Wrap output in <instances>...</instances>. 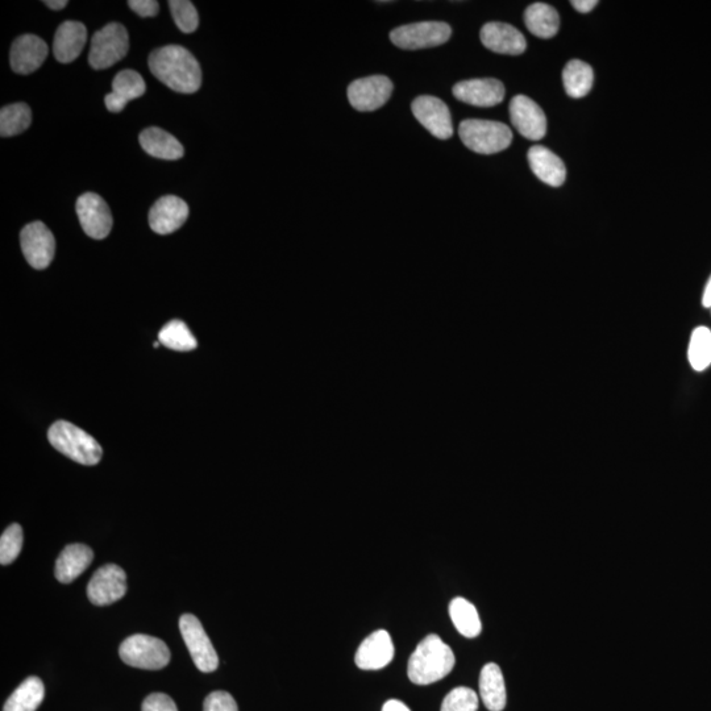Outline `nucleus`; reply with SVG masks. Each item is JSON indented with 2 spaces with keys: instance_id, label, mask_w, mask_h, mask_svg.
Wrapping results in <instances>:
<instances>
[{
  "instance_id": "1",
  "label": "nucleus",
  "mask_w": 711,
  "mask_h": 711,
  "mask_svg": "<svg viewBox=\"0 0 711 711\" xmlns=\"http://www.w3.org/2000/svg\"><path fill=\"white\" fill-rule=\"evenodd\" d=\"M148 64L153 76L177 93L193 94L201 89V66L193 54L180 45L156 49L149 56Z\"/></svg>"
},
{
  "instance_id": "2",
  "label": "nucleus",
  "mask_w": 711,
  "mask_h": 711,
  "mask_svg": "<svg viewBox=\"0 0 711 711\" xmlns=\"http://www.w3.org/2000/svg\"><path fill=\"white\" fill-rule=\"evenodd\" d=\"M455 654L439 635L426 636L409 660V679L417 685L438 683L455 667Z\"/></svg>"
},
{
  "instance_id": "3",
  "label": "nucleus",
  "mask_w": 711,
  "mask_h": 711,
  "mask_svg": "<svg viewBox=\"0 0 711 711\" xmlns=\"http://www.w3.org/2000/svg\"><path fill=\"white\" fill-rule=\"evenodd\" d=\"M48 439L58 452L76 463L97 465L102 459V447L97 440L72 423L65 421L54 423L49 428Z\"/></svg>"
},
{
  "instance_id": "4",
  "label": "nucleus",
  "mask_w": 711,
  "mask_h": 711,
  "mask_svg": "<svg viewBox=\"0 0 711 711\" xmlns=\"http://www.w3.org/2000/svg\"><path fill=\"white\" fill-rule=\"evenodd\" d=\"M459 135L465 147L480 155H494L505 151L513 141L510 128L492 120H464L460 124Z\"/></svg>"
},
{
  "instance_id": "5",
  "label": "nucleus",
  "mask_w": 711,
  "mask_h": 711,
  "mask_svg": "<svg viewBox=\"0 0 711 711\" xmlns=\"http://www.w3.org/2000/svg\"><path fill=\"white\" fill-rule=\"evenodd\" d=\"M120 658L133 668L158 671L170 661V650L161 639L155 636L136 634L130 636L119 648Z\"/></svg>"
},
{
  "instance_id": "6",
  "label": "nucleus",
  "mask_w": 711,
  "mask_h": 711,
  "mask_svg": "<svg viewBox=\"0 0 711 711\" xmlns=\"http://www.w3.org/2000/svg\"><path fill=\"white\" fill-rule=\"evenodd\" d=\"M130 37L127 29L119 23L108 24L91 40L89 64L95 70L111 68L127 56Z\"/></svg>"
},
{
  "instance_id": "7",
  "label": "nucleus",
  "mask_w": 711,
  "mask_h": 711,
  "mask_svg": "<svg viewBox=\"0 0 711 711\" xmlns=\"http://www.w3.org/2000/svg\"><path fill=\"white\" fill-rule=\"evenodd\" d=\"M452 28L444 22H419L393 29L390 40L405 51L439 47L451 39Z\"/></svg>"
},
{
  "instance_id": "8",
  "label": "nucleus",
  "mask_w": 711,
  "mask_h": 711,
  "mask_svg": "<svg viewBox=\"0 0 711 711\" xmlns=\"http://www.w3.org/2000/svg\"><path fill=\"white\" fill-rule=\"evenodd\" d=\"M180 631L199 671L203 673L216 671L219 667L218 654L199 619L193 614L182 615Z\"/></svg>"
},
{
  "instance_id": "9",
  "label": "nucleus",
  "mask_w": 711,
  "mask_h": 711,
  "mask_svg": "<svg viewBox=\"0 0 711 711\" xmlns=\"http://www.w3.org/2000/svg\"><path fill=\"white\" fill-rule=\"evenodd\" d=\"M393 82L385 76L360 78L348 86L351 106L360 112L376 111L388 103L393 93Z\"/></svg>"
},
{
  "instance_id": "10",
  "label": "nucleus",
  "mask_w": 711,
  "mask_h": 711,
  "mask_svg": "<svg viewBox=\"0 0 711 711\" xmlns=\"http://www.w3.org/2000/svg\"><path fill=\"white\" fill-rule=\"evenodd\" d=\"M20 244L28 264L43 270L51 265L56 253V240L43 222H33L20 232Z\"/></svg>"
},
{
  "instance_id": "11",
  "label": "nucleus",
  "mask_w": 711,
  "mask_h": 711,
  "mask_svg": "<svg viewBox=\"0 0 711 711\" xmlns=\"http://www.w3.org/2000/svg\"><path fill=\"white\" fill-rule=\"evenodd\" d=\"M77 214L83 231L91 239H106L112 230V215L105 199L95 193L81 195L77 201Z\"/></svg>"
},
{
  "instance_id": "12",
  "label": "nucleus",
  "mask_w": 711,
  "mask_h": 711,
  "mask_svg": "<svg viewBox=\"0 0 711 711\" xmlns=\"http://www.w3.org/2000/svg\"><path fill=\"white\" fill-rule=\"evenodd\" d=\"M126 593V572L115 564H107L99 568L87 586V596L97 606L114 604L122 600Z\"/></svg>"
},
{
  "instance_id": "13",
  "label": "nucleus",
  "mask_w": 711,
  "mask_h": 711,
  "mask_svg": "<svg viewBox=\"0 0 711 711\" xmlns=\"http://www.w3.org/2000/svg\"><path fill=\"white\" fill-rule=\"evenodd\" d=\"M415 119L422 124L432 136L440 140H448L453 135L452 116L442 99L422 95L411 105Z\"/></svg>"
},
{
  "instance_id": "14",
  "label": "nucleus",
  "mask_w": 711,
  "mask_h": 711,
  "mask_svg": "<svg viewBox=\"0 0 711 711\" xmlns=\"http://www.w3.org/2000/svg\"><path fill=\"white\" fill-rule=\"evenodd\" d=\"M510 118L517 131L532 141L542 140L547 133V118L538 103L517 95L510 102Z\"/></svg>"
},
{
  "instance_id": "15",
  "label": "nucleus",
  "mask_w": 711,
  "mask_h": 711,
  "mask_svg": "<svg viewBox=\"0 0 711 711\" xmlns=\"http://www.w3.org/2000/svg\"><path fill=\"white\" fill-rule=\"evenodd\" d=\"M457 101L476 107H493L505 99V86L494 78L469 79L456 83L452 89Z\"/></svg>"
},
{
  "instance_id": "16",
  "label": "nucleus",
  "mask_w": 711,
  "mask_h": 711,
  "mask_svg": "<svg viewBox=\"0 0 711 711\" xmlns=\"http://www.w3.org/2000/svg\"><path fill=\"white\" fill-rule=\"evenodd\" d=\"M189 218V206L176 195H166L158 199L149 211V226L158 235L173 234L184 226Z\"/></svg>"
},
{
  "instance_id": "17",
  "label": "nucleus",
  "mask_w": 711,
  "mask_h": 711,
  "mask_svg": "<svg viewBox=\"0 0 711 711\" xmlns=\"http://www.w3.org/2000/svg\"><path fill=\"white\" fill-rule=\"evenodd\" d=\"M394 654L392 636L386 630H378L360 644L355 661L357 667L364 671H378L392 663Z\"/></svg>"
},
{
  "instance_id": "18",
  "label": "nucleus",
  "mask_w": 711,
  "mask_h": 711,
  "mask_svg": "<svg viewBox=\"0 0 711 711\" xmlns=\"http://www.w3.org/2000/svg\"><path fill=\"white\" fill-rule=\"evenodd\" d=\"M48 45L36 35H23L12 44L10 53L11 68L15 73L31 74L36 72L48 57Z\"/></svg>"
},
{
  "instance_id": "19",
  "label": "nucleus",
  "mask_w": 711,
  "mask_h": 711,
  "mask_svg": "<svg viewBox=\"0 0 711 711\" xmlns=\"http://www.w3.org/2000/svg\"><path fill=\"white\" fill-rule=\"evenodd\" d=\"M480 37L481 43L492 52L509 54V56H519L526 52L525 36L510 24L497 22L485 24L481 29Z\"/></svg>"
},
{
  "instance_id": "20",
  "label": "nucleus",
  "mask_w": 711,
  "mask_h": 711,
  "mask_svg": "<svg viewBox=\"0 0 711 711\" xmlns=\"http://www.w3.org/2000/svg\"><path fill=\"white\" fill-rule=\"evenodd\" d=\"M147 90L143 77L135 70L127 69L116 74L112 82V91L106 95L105 103L108 111L120 112L127 103L143 97Z\"/></svg>"
},
{
  "instance_id": "21",
  "label": "nucleus",
  "mask_w": 711,
  "mask_h": 711,
  "mask_svg": "<svg viewBox=\"0 0 711 711\" xmlns=\"http://www.w3.org/2000/svg\"><path fill=\"white\" fill-rule=\"evenodd\" d=\"M528 164L535 176L546 185L559 187L567 178V169L563 160L550 149L535 145L528 151Z\"/></svg>"
},
{
  "instance_id": "22",
  "label": "nucleus",
  "mask_w": 711,
  "mask_h": 711,
  "mask_svg": "<svg viewBox=\"0 0 711 711\" xmlns=\"http://www.w3.org/2000/svg\"><path fill=\"white\" fill-rule=\"evenodd\" d=\"M86 41L87 29L82 23L73 22V20L62 23L54 36V57L61 64H69L82 53Z\"/></svg>"
},
{
  "instance_id": "23",
  "label": "nucleus",
  "mask_w": 711,
  "mask_h": 711,
  "mask_svg": "<svg viewBox=\"0 0 711 711\" xmlns=\"http://www.w3.org/2000/svg\"><path fill=\"white\" fill-rule=\"evenodd\" d=\"M94 552L85 544H69L56 561V579L69 584L82 575L93 563Z\"/></svg>"
},
{
  "instance_id": "24",
  "label": "nucleus",
  "mask_w": 711,
  "mask_h": 711,
  "mask_svg": "<svg viewBox=\"0 0 711 711\" xmlns=\"http://www.w3.org/2000/svg\"><path fill=\"white\" fill-rule=\"evenodd\" d=\"M140 145L148 155L161 160H180L185 149L180 141L161 128L151 127L140 133Z\"/></svg>"
},
{
  "instance_id": "25",
  "label": "nucleus",
  "mask_w": 711,
  "mask_h": 711,
  "mask_svg": "<svg viewBox=\"0 0 711 711\" xmlns=\"http://www.w3.org/2000/svg\"><path fill=\"white\" fill-rule=\"evenodd\" d=\"M480 697L486 709L502 711L506 708L507 694L505 679L496 663L486 664L480 675Z\"/></svg>"
},
{
  "instance_id": "26",
  "label": "nucleus",
  "mask_w": 711,
  "mask_h": 711,
  "mask_svg": "<svg viewBox=\"0 0 711 711\" xmlns=\"http://www.w3.org/2000/svg\"><path fill=\"white\" fill-rule=\"evenodd\" d=\"M525 23L528 31L540 39H552L560 28L559 14L546 3L531 4L525 12Z\"/></svg>"
},
{
  "instance_id": "27",
  "label": "nucleus",
  "mask_w": 711,
  "mask_h": 711,
  "mask_svg": "<svg viewBox=\"0 0 711 711\" xmlns=\"http://www.w3.org/2000/svg\"><path fill=\"white\" fill-rule=\"evenodd\" d=\"M45 697V686L39 677H28L19 688L11 694L3 711H36Z\"/></svg>"
},
{
  "instance_id": "28",
  "label": "nucleus",
  "mask_w": 711,
  "mask_h": 711,
  "mask_svg": "<svg viewBox=\"0 0 711 711\" xmlns=\"http://www.w3.org/2000/svg\"><path fill=\"white\" fill-rule=\"evenodd\" d=\"M449 615L456 630L465 638H477L482 631V623L476 606L463 597H456L449 604Z\"/></svg>"
},
{
  "instance_id": "29",
  "label": "nucleus",
  "mask_w": 711,
  "mask_h": 711,
  "mask_svg": "<svg viewBox=\"0 0 711 711\" xmlns=\"http://www.w3.org/2000/svg\"><path fill=\"white\" fill-rule=\"evenodd\" d=\"M594 81L593 69L580 60L569 61L563 72L565 93L571 98H584L592 90Z\"/></svg>"
},
{
  "instance_id": "30",
  "label": "nucleus",
  "mask_w": 711,
  "mask_h": 711,
  "mask_svg": "<svg viewBox=\"0 0 711 711\" xmlns=\"http://www.w3.org/2000/svg\"><path fill=\"white\" fill-rule=\"evenodd\" d=\"M32 112L26 103H14L0 111V135L11 137L19 135L31 126Z\"/></svg>"
},
{
  "instance_id": "31",
  "label": "nucleus",
  "mask_w": 711,
  "mask_h": 711,
  "mask_svg": "<svg viewBox=\"0 0 711 711\" xmlns=\"http://www.w3.org/2000/svg\"><path fill=\"white\" fill-rule=\"evenodd\" d=\"M158 340L164 347L178 352L194 351L198 345L189 327L181 320H172L166 324L158 334Z\"/></svg>"
},
{
  "instance_id": "32",
  "label": "nucleus",
  "mask_w": 711,
  "mask_h": 711,
  "mask_svg": "<svg viewBox=\"0 0 711 711\" xmlns=\"http://www.w3.org/2000/svg\"><path fill=\"white\" fill-rule=\"evenodd\" d=\"M688 359L697 372H704L711 365V331L708 327H697L690 336Z\"/></svg>"
},
{
  "instance_id": "33",
  "label": "nucleus",
  "mask_w": 711,
  "mask_h": 711,
  "mask_svg": "<svg viewBox=\"0 0 711 711\" xmlns=\"http://www.w3.org/2000/svg\"><path fill=\"white\" fill-rule=\"evenodd\" d=\"M478 705V694L467 686H459L447 694L440 711H477Z\"/></svg>"
},
{
  "instance_id": "34",
  "label": "nucleus",
  "mask_w": 711,
  "mask_h": 711,
  "mask_svg": "<svg viewBox=\"0 0 711 711\" xmlns=\"http://www.w3.org/2000/svg\"><path fill=\"white\" fill-rule=\"evenodd\" d=\"M170 11H172L174 22L184 33H193L199 26V16L197 8L189 0H170Z\"/></svg>"
},
{
  "instance_id": "35",
  "label": "nucleus",
  "mask_w": 711,
  "mask_h": 711,
  "mask_svg": "<svg viewBox=\"0 0 711 711\" xmlns=\"http://www.w3.org/2000/svg\"><path fill=\"white\" fill-rule=\"evenodd\" d=\"M23 528L20 525H11L3 532L0 538V563L11 564L19 556L23 548Z\"/></svg>"
},
{
  "instance_id": "36",
  "label": "nucleus",
  "mask_w": 711,
  "mask_h": 711,
  "mask_svg": "<svg viewBox=\"0 0 711 711\" xmlns=\"http://www.w3.org/2000/svg\"><path fill=\"white\" fill-rule=\"evenodd\" d=\"M203 711H239V708L230 693L212 692L206 697Z\"/></svg>"
},
{
  "instance_id": "37",
  "label": "nucleus",
  "mask_w": 711,
  "mask_h": 711,
  "mask_svg": "<svg viewBox=\"0 0 711 711\" xmlns=\"http://www.w3.org/2000/svg\"><path fill=\"white\" fill-rule=\"evenodd\" d=\"M141 711H178L176 702L164 693L149 694L141 706Z\"/></svg>"
},
{
  "instance_id": "38",
  "label": "nucleus",
  "mask_w": 711,
  "mask_h": 711,
  "mask_svg": "<svg viewBox=\"0 0 711 711\" xmlns=\"http://www.w3.org/2000/svg\"><path fill=\"white\" fill-rule=\"evenodd\" d=\"M128 6L141 18H153L160 11V4L156 0H131Z\"/></svg>"
},
{
  "instance_id": "39",
  "label": "nucleus",
  "mask_w": 711,
  "mask_h": 711,
  "mask_svg": "<svg viewBox=\"0 0 711 711\" xmlns=\"http://www.w3.org/2000/svg\"><path fill=\"white\" fill-rule=\"evenodd\" d=\"M571 4L581 14H588V12L596 8L598 2L597 0H572Z\"/></svg>"
},
{
  "instance_id": "40",
  "label": "nucleus",
  "mask_w": 711,
  "mask_h": 711,
  "mask_svg": "<svg viewBox=\"0 0 711 711\" xmlns=\"http://www.w3.org/2000/svg\"><path fill=\"white\" fill-rule=\"evenodd\" d=\"M382 711H411L409 706L398 700H390L386 702Z\"/></svg>"
},
{
  "instance_id": "41",
  "label": "nucleus",
  "mask_w": 711,
  "mask_h": 711,
  "mask_svg": "<svg viewBox=\"0 0 711 711\" xmlns=\"http://www.w3.org/2000/svg\"><path fill=\"white\" fill-rule=\"evenodd\" d=\"M702 306L711 309V277L709 278L708 285H706L704 295H702Z\"/></svg>"
},
{
  "instance_id": "42",
  "label": "nucleus",
  "mask_w": 711,
  "mask_h": 711,
  "mask_svg": "<svg viewBox=\"0 0 711 711\" xmlns=\"http://www.w3.org/2000/svg\"><path fill=\"white\" fill-rule=\"evenodd\" d=\"M44 3L47 4V6L51 8V10L56 11L62 10V8L68 6V2H66V0H47V2Z\"/></svg>"
}]
</instances>
